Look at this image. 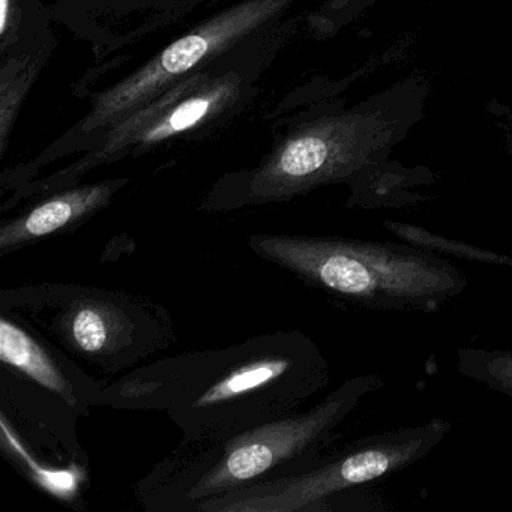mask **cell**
Listing matches in <instances>:
<instances>
[{
  "instance_id": "obj_1",
  "label": "cell",
  "mask_w": 512,
  "mask_h": 512,
  "mask_svg": "<svg viewBox=\"0 0 512 512\" xmlns=\"http://www.w3.org/2000/svg\"><path fill=\"white\" fill-rule=\"evenodd\" d=\"M329 379L328 359L310 335L263 332L137 368L107 383L98 406L166 413L184 443L200 445L299 412Z\"/></svg>"
},
{
  "instance_id": "obj_2",
  "label": "cell",
  "mask_w": 512,
  "mask_h": 512,
  "mask_svg": "<svg viewBox=\"0 0 512 512\" xmlns=\"http://www.w3.org/2000/svg\"><path fill=\"white\" fill-rule=\"evenodd\" d=\"M383 385L379 373L358 374L308 409L220 442L184 443L137 484V497L148 511L196 512L220 494L304 472L328 454L347 419Z\"/></svg>"
},
{
  "instance_id": "obj_3",
  "label": "cell",
  "mask_w": 512,
  "mask_h": 512,
  "mask_svg": "<svg viewBox=\"0 0 512 512\" xmlns=\"http://www.w3.org/2000/svg\"><path fill=\"white\" fill-rule=\"evenodd\" d=\"M247 244L260 259L361 310L437 313L469 286L449 257L406 241L253 233Z\"/></svg>"
},
{
  "instance_id": "obj_4",
  "label": "cell",
  "mask_w": 512,
  "mask_h": 512,
  "mask_svg": "<svg viewBox=\"0 0 512 512\" xmlns=\"http://www.w3.org/2000/svg\"><path fill=\"white\" fill-rule=\"evenodd\" d=\"M290 22L251 41L217 64L188 77L142 109L116 122L91 151L65 169L28 182L8 200L47 196L74 187L86 173L127 157L137 158L166 143L193 140L229 124L257 95V83L289 37Z\"/></svg>"
},
{
  "instance_id": "obj_5",
  "label": "cell",
  "mask_w": 512,
  "mask_h": 512,
  "mask_svg": "<svg viewBox=\"0 0 512 512\" xmlns=\"http://www.w3.org/2000/svg\"><path fill=\"white\" fill-rule=\"evenodd\" d=\"M391 122L373 112H349L301 122L275 140L254 169L230 173L203 199L205 212L290 202L329 184L352 188L353 208H392L373 181L377 155L391 142Z\"/></svg>"
},
{
  "instance_id": "obj_6",
  "label": "cell",
  "mask_w": 512,
  "mask_h": 512,
  "mask_svg": "<svg viewBox=\"0 0 512 512\" xmlns=\"http://www.w3.org/2000/svg\"><path fill=\"white\" fill-rule=\"evenodd\" d=\"M296 2L298 0H238L197 23L155 53L142 67L95 94L88 113L74 127L34 160L5 172L2 185L14 190L34 181L37 173L53 161L91 151L116 122L133 115L188 77L274 31L289 19Z\"/></svg>"
},
{
  "instance_id": "obj_7",
  "label": "cell",
  "mask_w": 512,
  "mask_h": 512,
  "mask_svg": "<svg viewBox=\"0 0 512 512\" xmlns=\"http://www.w3.org/2000/svg\"><path fill=\"white\" fill-rule=\"evenodd\" d=\"M451 431L452 422L436 416L373 433L328 452L304 472L220 494L200 503L196 512L377 511L385 506L367 487L415 466Z\"/></svg>"
},
{
  "instance_id": "obj_8",
  "label": "cell",
  "mask_w": 512,
  "mask_h": 512,
  "mask_svg": "<svg viewBox=\"0 0 512 512\" xmlns=\"http://www.w3.org/2000/svg\"><path fill=\"white\" fill-rule=\"evenodd\" d=\"M2 311L38 326L55 346L109 373L166 349L173 335L160 305L100 287L38 284L4 290Z\"/></svg>"
},
{
  "instance_id": "obj_9",
  "label": "cell",
  "mask_w": 512,
  "mask_h": 512,
  "mask_svg": "<svg viewBox=\"0 0 512 512\" xmlns=\"http://www.w3.org/2000/svg\"><path fill=\"white\" fill-rule=\"evenodd\" d=\"M205 0H55L53 20L91 46L100 65L110 56L181 20Z\"/></svg>"
},
{
  "instance_id": "obj_10",
  "label": "cell",
  "mask_w": 512,
  "mask_h": 512,
  "mask_svg": "<svg viewBox=\"0 0 512 512\" xmlns=\"http://www.w3.org/2000/svg\"><path fill=\"white\" fill-rule=\"evenodd\" d=\"M0 361L79 415L98 406V398L107 385L80 370L43 335L29 331L25 323L5 313L0 316Z\"/></svg>"
},
{
  "instance_id": "obj_11",
  "label": "cell",
  "mask_w": 512,
  "mask_h": 512,
  "mask_svg": "<svg viewBox=\"0 0 512 512\" xmlns=\"http://www.w3.org/2000/svg\"><path fill=\"white\" fill-rule=\"evenodd\" d=\"M130 182L128 178L107 179L88 185H74L47 194L23 214L0 226V256H7L34 242L67 232L103 211L116 194Z\"/></svg>"
},
{
  "instance_id": "obj_12",
  "label": "cell",
  "mask_w": 512,
  "mask_h": 512,
  "mask_svg": "<svg viewBox=\"0 0 512 512\" xmlns=\"http://www.w3.org/2000/svg\"><path fill=\"white\" fill-rule=\"evenodd\" d=\"M53 28L0 53V155L7 152L11 134L29 92L55 53Z\"/></svg>"
},
{
  "instance_id": "obj_13",
  "label": "cell",
  "mask_w": 512,
  "mask_h": 512,
  "mask_svg": "<svg viewBox=\"0 0 512 512\" xmlns=\"http://www.w3.org/2000/svg\"><path fill=\"white\" fill-rule=\"evenodd\" d=\"M455 371L497 394L512 397V349L460 347L455 352Z\"/></svg>"
},
{
  "instance_id": "obj_14",
  "label": "cell",
  "mask_w": 512,
  "mask_h": 512,
  "mask_svg": "<svg viewBox=\"0 0 512 512\" xmlns=\"http://www.w3.org/2000/svg\"><path fill=\"white\" fill-rule=\"evenodd\" d=\"M53 22L46 0H0V53L37 37Z\"/></svg>"
}]
</instances>
